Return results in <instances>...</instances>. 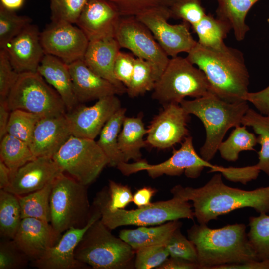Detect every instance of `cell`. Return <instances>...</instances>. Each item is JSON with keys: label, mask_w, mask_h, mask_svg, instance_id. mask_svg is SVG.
Instances as JSON below:
<instances>
[{"label": "cell", "mask_w": 269, "mask_h": 269, "mask_svg": "<svg viewBox=\"0 0 269 269\" xmlns=\"http://www.w3.org/2000/svg\"><path fill=\"white\" fill-rule=\"evenodd\" d=\"M158 269H197L199 266L197 263L184 259L170 257L168 258Z\"/></svg>", "instance_id": "obj_50"}, {"label": "cell", "mask_w": 269, "mask_h": 269, "mask_svg": "<svg viewBox=\"0 0 269 269\" xmlns=\"http://www.w3.org/2000/svg\"><path fill=\"white\" fill-rule=\"evenodd\" d=\"M11 173L9 168L0 159V189H5L10 183Z\"/></svg>", "instance_id": "obj_53"}, {"label": "cell", "mask_w": 269, "mask_h": 269, "mask_svg": "<svg viewBox=\"0 0 269 269\" xmlns=\"http://www.w3.org/2000/svg\"><path fill=\"white\" fill-rule=\"evenodd\" d=\"M40 40L45 54L68 64L83 59L89 42L77 25L63 21L51 22L40 32Z\"/></svg>", "instance_id": "obj_13"}, {"label": "cell", "mask_w": 269, "mask_h": 269, "mask_svg": "<svg viewBox=\"0 0 269 269\" xmlns=\"http://www.w3.org/2000/svg\"><path fill=\"white\" fill-rule=\"evenodd\" d=\"M160 77V74L152 63L136 57L126 93L130 97L134 98L153 90Z\"/></svg>", "instance_id": "obj_34"}, {"label": "cell", "mask_w": 269, "mask_h": 269, "mask_svg": "<svg viewBox=\"0 0 269 269\" xmlns=\"http://www.w3.org/2000/svg\"><path fill=\"white\" fill-rule=\"evenodd\" d=\"M268 22L269 23V18L268 19Z\"/></svg>", "instance_id": "obj_55"}, {"label": "cell", "mask_w": 269, "mask_h": 269, "mask_svg": "<svg viewBox=\"0 0 269 269\" xmlns=\"http://www.w3.org/2000/svg\"><path fill=\"white\" fill-rule=\"evenodd\" d=\"M108 0L116 6L121 16L137 17L152 11H165L170 14V8L176 0Z\"/></svg>", "instance_id": "obj_39"}, {"label": "cell", "mask_w": 269, "mask_h": 269, "mask_svg": "<svg viewBox=\"0 0 269 269\" xmlns=\"http://www.w3.org/2000/svg\"><path fill=\"white\" fill-rule=\"evenodd\" d=\"M180 104L187 114L197 116L203 124L206 139L200 153L209 162L215 155L227 132L241 124L249 108L246 101L230 103L213 93L191 100L184 99Z\"/></svg>", "instance_id": "obj_4"}, {"label": "cell", "mask_w": 269, "mask_h": 269, "mask_svg": "<svg viewBox=\"0 0 269 269\" xmlns=\"http://www.w3.org/2000/svg\"><path fill=\"white\" fill-rule=\"evenodd\" d=\"M181 226L178 220L155 227L140 226L134 229H123L119 237L135 251L146 246L166 244L174 232Z\"/></svg>", "instance_id": "obj_26"}, {"label": "cell", "mask_w": 269, "mask_h": 269, "mask_svg": "<svg viewBox=\"0 0 269 269\" xmlns=\"http://www.w3.org/2000/svg\"><path fill=\"white\" fill-rule=\"evenodd\" d=\"M65 115L41 118L29 145L35 157L52 158L71 136Z\"/></svg>", "instance_id": "obj_22"}, {"label": "cell", "mask_w": 269, "mask_h": 269, "mask_svg": "<svg viewBox=\"0 0 269 269\" xmlns=\"http://www.w3.org/2000/svg\"><path fill=\"white\" fill-rule=\"evenodd\" d=\"M156 190L151 187H144L138 189L133 195V202L138 207H143L150 205Z\"/></svg>", "instance_id": "obj_51"}, {"label": "cell", "mask_w": 269, "mask_h": 269, "mask_svg": "<svg viewBox=\"0 0 269 269\" xmlns=\"http://www.w3.org/2000/svg\"><path fill=\"white\" fill-rule=\"evenodd\" d=\"M187 54V59L204 73L215 94L230 103L246 101L249 75L240 51L226 45L212 49L197 42Z\"/></svg>", "instance_id": "obj_2"}, {"label": "cell", "mask_w": 269, "mask_h": 269, "mask_svg": "<svg viewBox=\"0 0 269 269\" xmlns=\"http://www.w3.org/2000/svg\"><path fill=\"white\" fill-rule=\"evenodd\" d=\"M188 119L189 114L180 104L164 105L147 128V145L164 149L181 142L188 136Z\"/></svg>", "instance_id": "obj_16"}, {"label": "cell", "mask_w": 269, "mask_h": 269, "mask_svg": "<svg viewBox=\"0 0 269 269\" xmlns=\"http://www.w3.org/2000/svg\"><path fill=\"white\" fill-rule=\"evenodd\" d=\"M4 49L18 73L37 72L45 54L38 27L32 24L9 41Z\"/></svg>", "instance_id": "obj_21"}, {"label": "cell", "mask_w": 269, "mask_h": 269, "mask_svg": "<svg viewBox=\"0 0 269 269\" xmlns=\"http://www.w3.org/2000/svg\"><path fill=\"white\" fill-rule=\"evenodd\" d=\"M135 58L133 55L118 52L114 65V73L116 79L126 87L130 82L134 71Z\"/></svg>", "instance_id": "obj_47"}, {"label": "cell", "mask_w": 269, "mask_h": 269, "mask_svg": "<svg viewBox=\"0 0 269 269\" xmlns=\"http://www.w3.org/2000/svg\"><path fill=\"white\" fill-rule=\"evenodd\" d=\"M147 133L142 115L136 117L126 116L118 136L119 147L125 162L141 159V149L147 145L144 140Z\"/></svg>", "instance_id": "obj_27"}, {"label": "cell", "mask_w": 269, "mask_h": 269, "mask_svg": "<svg viewBox=\"0 0 269 269\" xmlns=\"http://www.w3.org/2000/svg\"><path fill=\"white\" fill-rule=\"evenodd\" d=\"M53 182V180L36 191L23 195H17L22 219L34 218L50 222V197Z\"/></svg>", "instance_id": "obj_33"}, {"label": "cell", "mask_w": 269, "mask_h": 269, "mask_svg": "<svg viewBox=\"0 0 269 269\" xmlns=\"http://www.w3.org/2000/svg\"><path fill=\"white\" fill-rule=\"evenodd\" d=\"M245 99L252 103L260 113L269 115V85L255 92H248Z\"/></svg>", "instance_id": "obj_48"}, {"label": "cell", "mask_w": 269, "mask_h": 269, "mask_svg": "<svg viewBox=\"0 0 269 269\" xmlns=\"http://www.w3.org/2000/svg\"><path fill=\"white\" fill-rule=\"evenodd\" d=\"M42 118L35 114L22 110L11 111L7 127V134L30 145L36 126Z\"/></svg>", "instance_id": "obj_38"}, {"label": "cell", "mask_w": 269, "mask_h": 269, "mask_svg": "<svg viewBox=\"0 0 269 269\" xmlns=\"http://www.w3.org/2000/svg\"><path fill=\"white\" fill-rule=\"evenodd\" d=\"M258 143L257 137L249 132L245 126H237L229 137L220 144L218 150L222 158L228 161H235L243 151H254Z\"/></svg>", "instance_id": "obj_36"}, {"label": "cell", "mask_w": 269, "mask_h": 269, "mask_svg": "<svg viewBox=\"0 0 269 269\" xmlns=\"http://www.w3.org/2000/svg\"><path fill=\"white\" fill-rule=\"evenodd\" d=\"M24 1L25 0H0V5L8 10L15 11L22 7Z\"/></svg>", "instance_id": "obj_54"}, {"label": "cell", "mask_w": 269, "mask_h": 269, "mask_svg": "<svg viewBox=\"0 0 269 269\" xmlns=\"http://www.w3.org/2000/svg\"><path fill=\"white\" fill-rule=\"evenodd\" d=\"M97 210L100 213L101 221L110 230L125 225L148 226L180 219L193 220L195 218L189 201L175 196L168 200L151 203L134 210Z\"/></svg>", "instance_id": "obj_9"}, {"label": "cell", "mask_w": 269, "mask_h": 269, "mask_svg": "<svg viewBox=\"0 0 269 269\" xmlns=\"http://www.w3.org/2000/svg\"><path fill=\"white\" fill-rule=\"evenodd\" d=\"M135 256L134 250L113 235L100 218L89 227L75 251L78 261L95 269H126Z\"/></svg>", "instance_id": "obj_5"}, {"label": "cell", "mask_w": 269, "mask_h": 269, "mask_svg": "<svg viewBox=\"0 0 269 269\" xmlns=\"http://www.w3.org/2000/svg\"><path fill=\"white\" fill-rule=\"evenodd\" d=\"M7 100L11 111L22 110L42 118L57 117L67 113L58 93L37 72L19 73Z\"/></svg>", "instance_id": "obj_8"}, {"label": "cell", "mask_w": 269, "mask_h": 269, "mask_svg": "<svg viewBox=\"0 0 269 269\" xmlns=\"http://www.w3.org/2000/svg\"><path fill=\"white\" fill-rule=\"evenodd\" d=\"M88 0H50L51 22L76 23Z\"/></svg>", "instance_id": "obj_41"}, {"label": "cell", "mask_w": 269, "mask_h": 269, "mask_svg": "<svg viewBox=\"0 0 269 269\" xmlns=\"http://www.w3.org/2000/svg\"><path fill=\"white\" fill-rule=\"evenodd\" d=\"M192 27L198 37V43L212 49H220L225 45L224 40L231 30L224 22L210 14H206Z\"/></svg>", "instance_id": "obj_35"}, {"label": "cell", "mask_w": 269, "mask_h": 269, "mask_svg": "<svg viewBox=\"0 0 269 269\" xmlns=\"http://www.w3.org/2000/svg\"><path fill=\"white\" fill-rule=\"evenodd\" d=\"M115 38L121 48L127 49L137 57L152 63L161 76L170 58L149 28L136 17L122 16Z\"/></svg>", "instance_id": "obj_12"}, {"label": "cell", "mask_w": 269, "mask_h": 269, "mask_svg": "<svg viewBox=\"0 0 269 269\" xmlns=\"http://www.w3.org/2000/svg\"><path fill=\"white\" fill-rule=\"evenodd\" d=\"M120 47L115 38L90 41L83 60L97 75L126 92V86L118 81L114 73V65Z\"/></svg>", "instance_id": "obj_24"}, {"label": "cell", "mask_w": 269, "mask_h": 269, "mask_svg": "<svg viewBox=\"0 0 269 269\" xmlns=\"http://www.w3.org/2000/svg\"><path fill=\"white\" fill-rule=\"evenodd\" d=\"M27 16L18 15L15 11L0 5V49H4L13 38L31 24Z\"/></svg>", "instance_id": "obj_40"}, {"label": "cell", "mask_w": 269, "mask_h": 269, "mask_svg": "<svg viewBox=\"0 0 269 269\" xmlns=\"http://www.w3.org/2000/svg\"><path fill=\"white\" fill-rule=\"evenodd\" d=\"M213 269H269V259L255 260L238 264L220 265Z\"/></svg>", "instance_id": "obj_49"}, {"label": "cell", "mask_w": 269, "mask_h": 269, "mask_svg": "<svg viewBox=\"0 0 269 269\" xmlns=\"http://www.w3.org/2000/svg\"><path fill=\"white\" fill-rule=\"evenodd\" d=\"M58 93L67 112L75 108L79 103L73 89L69 65L59 58L45 54L37 71Z\"/></svg>", "instance_id": "obj_25"}, {"label": "cell", "mask_w": 269, "mask_h": 269, "mask_svg": "<svg viewBox=\"0 0 269 269\" xmlns=\"http://www.w3.org/2000/svg\"><path fill=\"white\" fill-rule=\"evenodd\" d=\"M64 173L87 186L99 175L109 160L94 139L71 135L52 157Z\"/></svg>", "instance_id": "obj_10"}, {"label": "cell", "mask_w": 269, "mask_h": 269, "mask_svg": "<svg viewBox=\"0 0 269 269\" xmlns=\"http://www.w3.org/2000/svg\"><path fill=\"white\" fill-rule=\"evenodd\" d=\"M171 192L186 201H191L195 218L199 224L208 223L236 209L252 208L259 214L269 212V185L245 190L226 185L222 174L217 173L203 186L197 188L177 185Z\"/></svg>", "instance_id": "obj_1"}, {"label": "cell", "mask_w": 269, "mask_h": 269, "mask_svg": "<svg viewBox=\"0 0 269 269\" xmlns=\"http://www.w3.org/2000/svg\"><path fill=\"white\" fill-rule=\"evenodd\" d=\"M151 31L154 38L168 56L175 57L182 52L189 53L197 41L189 31V24L183 22L170 24V13L152 11L136 17Z\"/></svg>", "instance_id": "obj_14"}, {"label": "cell", "mask_w": 269, "mask_h": 269, "mask_svg": "<svg viewBox=\"0 0 269 269\" xmlns=\"http://www.w3.org/2000/svg\"><path fill=\"white\" fill-rule=\"evenodd\" d=\"M20 206L17 195L3 189L0 190V235L13 239L20 225Z\"/></svg>", "instance_id": "obj_32"}, {"label": "cell", "mask_w": 269, "mask_h": 269, "mask_svg": "<svg viewBox=\"0 0 269 269\" xmlns=\"http://www.w3.org/2000/svg\"><path fill=\"white\" fill-rule=\"evenodd\" d=\"M169 256L165 244L142 247L135 251L134 267L137 269H157Z\"/></svg>", "instance_id": "obj_42"}, {"label": "cell", "mask_w": 269, "mask_h": 269, "mask_svg": "<svg viewBox=\"0 0 269 269\" xmlns=\"http://www.w3.org/2000/svg\"><path fill=\"white\" fill-rule=\"evenodd\" d=\"M62 172L52 158L36 157L19 168L3 190L16 195L27 194L43 188Z\"/></svg>", "instance_id": "obj_20"}, {"label": "cell", "mask_w": 269, "mask_h": 269, "mask_svg": "<svg viewBox=\"0 0 269 269\" xmlns=\"http://www.w3.org/2000/svg\"><path fill=\"white\" fill-rule=\"evenodd\" d=\"M116 6L108 0H88L76 25L89 41L115 38L121 18Z\"/></svg>", "instance_id": "obj_18"}, {"label": "cell", "mask_w": 269, "mask_h": 269, "mask_svg": "<svg viewBox=\"0 0 269 269\" xmlns=\"http://www.w3.org/2000/svg\"><path fill=\"white\" fill-rule=\"evenodd\" d=\"M246 229L243 223L217 229L210 228L205 224L193 225L187 231L188 237L196 248L200 269L258 260Z\"/></svg>", "instance_id": "obj_3"}, {"label": "cell", "mask_w": 269, "mask_h": 269, "mask_svg": "<svg viewBox=\"0 0 269 269\" xmlns=\"http://www.w3.org/2000/svg\"><path fill=\"white\" fill-rule=\"evenodd\" d=\"M50 210V223L59 233L84 227L92 214L86 186L64 172L60 173L53 182Z\"/></svg>", "instance_id": "obj_7"}, {"label": "cell", "mask_w": 269, "mask_h": 269, "mask_svg": "<svg viewBox=\"0 0 269 269\" xmlns=\"http://www.w3.org/2000/svg\"><path fill=\"white\" fill-rule=\"evenodd\" d=\"M153 91V99L163 106L180 104L186 97L198 98L213 93L204 73L186 57L178 56L169 59Z\"/></svg>", "instance_id": "obj_6"}, {"label": "cell", "mask_w": 269, "mask_h": 269, "mask_svg": "<svg viewBox=\"0 0 269 269\" xmlns=\"http://www.w3.org/2000/svg\"><path fill=\"white\" fill-rule=\"evenodd\" d=\"M121 108V102L116 95L100 98L92 106L78 105L65 114L71 135L94 139Z\"/></svg>", "instance_id": "obj_15"}, {"label": "cell", "mask_w": 269, "mask_h": 269, "mask_svg": "<svg viewBox=\"0 0 269 269\" xmlns=\"http://www.w3.org/2000/svg\"><path fill=\"white\" fill-rule=\"evenodd\" d=\"M165 246L170 257L197 263L196 248L192 241L181 233L180 228L174 232Z\"/></svg>", "instance_id": "obj_45"}, {"label": "cell", "mask_w": 269, "mask_h": 269, "mask_svg": "<svg viewBox=\"0 0 269 269\" xmlns=\"http://www.w3.org/2000/svg\"><path fill=\"white\" fill-rule=\"evenodd\" d=\"M0 158L10 170L12 176L19 168L36 157L28 144L7 134L0 140Z\"/></svg>", "instance_id": "obj_31"}, {"label": "cell", "mask_w": 269, "mask_h": 269, "mask_svg": "<svg viewBox=\"0 0 269 269\" xmlns=\"http://www.w3.org/2000/svg\"><path fill=\"white\" fill-rule=\"evenodd\" d=\"M241 124L251 127L258 135V143L261 145V149L258 153V162L255 165L269 176V115H263L249 108Z\"/></svg>", "instance_id": "obj_30"}, {"label": "cell", "mask_w": 269, "mask_h": 269, "mask_svg": "<svg viewBox=\"0 0 269 269\" xmlns=\"http://www.w3.org/2000/svg\"><path fill=\"white\" fill-rule=\"evenodd\" d=\"M61 234L50 222L34 218H24L13 240L31 262L39 259L55 245Z\"/></svg>", "instance_id": "obj_19"}, {"label": "cell", "mask_w": 269, "mask_h": 269, "mask_svg": "<svg viewBox=\"0 0 269 269\" xmlns=\"http://www.w3.org/2000/svg\"><path fill=\"white\" fill-rule=\"evenodd\" d=\"M68 65L74 91L79 103L125 93L93 72L83 59Z\"/></svg>", "instance_id": "obj_23"}, {"label": "cell", "mask_w": 269, "mask_h": 269, "mask_svg": "<svg viewBox=\"0 0 269 269\" xmlns=\"http://www.w3.org/2000/svg\"><path fill=\"white\" fill-rule=\"evenodd\" d=\"M171 18L181 19L191 26L206 14L200 0H176L170 8Z\"/></svg>", "instance_id": "obj_44"}, {"label": "cell", "mask_w": 269, "mask_h": 269, "mask_svg": "<svg viewBox=\"0 0 269 269\" xmlns=\"http://www.w3.org/2000/svg\"><path fill=\"white\" fill-rule=\"evenodd\" d=\"M205 167L210 168V172L220 173L224 168L213 165L200 156L194 149L192 137L190 136L184 139L179 149H174L172 156L163 162L152 165L141 159L132 163L122 162L117 166L125 175L146 171L152 178L164 174L180 176L184 173L188 178L193 179L198 177Z\"/></svg>", "instance_id": "obj_11"}, {"label": "cell", "mask_w": 269, "mask_h": 269, "mask_svg": "<svg viewBox=\"0 0 269 269\" xmlns=\"http://www.w3.org/2000/svg\"><path fill=\"white\" fill-rule=\"evenodd\" d=\"M30 261L13 239H5L0 243V269L25 268Z\"/></svg>", "instance_id": "obj_43"}, {"label": "cell", "mask_w": 269, "mask_h": 269, "mask_svg": "<svg viewBox=\"0 0 269 269\" xmlns=\"http://www.w3.org/2000/svg\"><path fill=\"white\" fill-rule=\"evenodd\" d=\"M19 73L13 67L5 49H0V98H7Z\"/></svg>", "instance_id": "obj_46"}, {"label": "cell", "mask_w": 269, "mask_h": 269, "mask_svg": "<svg viewBox=\"0 0 269 269\" xmlns=\"http://www.w3.org/2000/svg\"><path fill=\"white\" fill-rule=\"evenodd\" d=\"M11 110L7 98H0V139L7 134V127Z\"/></svg>", "instance_id": "obj_52"}, {"label": "cell", "mask_w": 269, "mask_h": 269, "mask_svg": "<svg viewBox=\"0 0 269 269\" xmlns=\"http://www.w3.org/2000/svg\"><path fill=\"white\" fill-rule=\"evenodd\" d=\"M126 109L121 107L106 123L99 134L97 143L108 159L109 164L116 167L124 162L118 145V136L125 118Z\"/></svg>", "instance_id": "obj_29"}, {"label": "cell", "mask_w": 269, "mask_h": 269, "mask_svg": "<svg viewBox=\"0 0 269 269\" xmlns=\"http://www.w3.org/2000/svg\"><path fill=\"white\" fill-rule=\"evenodd\" d=\"M100 217V213L94 208L85 226L81 228L72 227L65 231L55 245L39 259L31 262V266L39 269L86 268L88 266L75 258V251L89 227Z\"/></svg>", "instance_id": "obj_17"}, {"label": "cell", "mask_w": 269, "mask_h": 269, "mask_svg": "<svg viewBox=\"0 0 269 269\" xmlns=\"http://www.w3.org/2000/svg\"><path fill=\"white\" fill-rule=\"evenodd\" d=\"M249 221L247 236L258 259H269V215L251 216Z\"/></svg>", "instance_id": "obj_37"}, {"label": "cell", "mask_w": 269, "mask_h": 269, "mask_svg": "<svg viewBox=\"0 0 269 269\" xmlns=\"http://www.w3.org/2000/svg\"><path fill=\"white\" fill-rule=\"evenodd\" d=\"M216 18L232 30L236 39L243 40L249 30L246 16L252 7L260 0H216Z\"/></svg>", "instance_id": "obj_28"}]
</instances>
